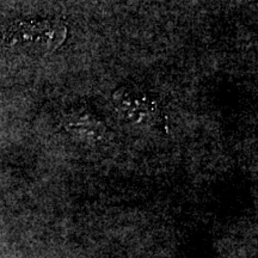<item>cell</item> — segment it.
Returning a JSON list of instances; mask_svg holds the SVG:
<instances>
[{
	"mask_svg": "<svg viewBox=\"0 0 258 258\" xmlns=\"http://www.w3.org/2000/svg\"><path fill=\"white\" fill-rule=\"evenodd\" d=\"M67 27L57 19L15 22L4 34L6 46L31 53H50L62 46Z\"/></svg>",
	"mask_w": 258,
	"mask_h": 258,
	"instance_id": "6da1fadb",
	"label": "cell"
},
{
	"mask_svg": "<svg viewBox=\"0 0 258 258\" xmlns=\"http://www.w3.org/2000/svg\"><path fill=\"white\" fill-rule=\"evenodd\" d=\"M114 103L122 117L138 124H148L158 115L157 103L145 93L133 90H118L114 97Z\"/></svg>",
	"mask_w": 258,
	"mask_h": 258,
	"instance_id": "7a4b0ae2",
	"label": "cell"
}]
</instances>
